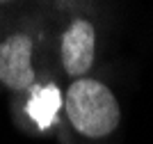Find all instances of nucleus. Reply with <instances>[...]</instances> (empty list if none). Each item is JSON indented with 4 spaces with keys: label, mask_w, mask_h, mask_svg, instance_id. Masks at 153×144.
Here are the masks:
<instances>
[{
    "label": "nucleus",
    "mask_w": 153,
    "mask_h": 144,
    "mask_svg": "<svg viewBox=\"0 0 153 144\" xmlns=\"http://www.w3.org/2000/svg\"><path fill=\"white\" fill-rule=\"evenodd\" d=\"M64 110L71 126L85 137H105L117 131L121 119L119 103L110 87L91 78L73 80L64 96Z\"/></svg>",
    "instance_id": "f257e3e1"
},
{
    "label": "nucleus",
    "mask_w": 153,
    "mask_h": 144,
    "mask_svg": "<svg viewBox=\"0 0 153 144\" xmlns=\"http://www.w3.org/2000/svg\"><path fill=\"white\" fill-rule=\"evenodd\" d=\"M0 80L16 92L34 85L32 39L27 34H12L0 44Z\"/></svg>",
    "instance_id": "f03ea898"
},
{
    "label": "nucleus",
    "mask_w": 153,
    "mask_h": 144,
    "mask_svg": "<svg viewBox=\"0 0 153 144\" xmlns=\"http://www.w3.org/2000/svg\"><path fill=\"white\" fill-rule=\"evenodd\" d=\"M96 32L94 25L85 19H78L66 28L62 37V64L71 78H82L94 62Z\"/></svg>",
    "instance_id": "7ed1b4c3"
},
{
    "label": "nucleus",
    "mask_w": 153,
    "mask_h": 144,
    "mask_svg": "<svg viewBox=\"0 0 153 144\" xmlns=\"http://www.w3.org/2000/svg\"><path fill=\"white\" fill-rule=\"evenodd\" d=\"M57 107H59V92H57V87L48 85V87H41L37 94L32 96V101L27 103V112H30V117L37 119L39 126L46 128L53 121Z\"/></svg>",
    "instance_id": "20e7f679"
}]
</instances>
